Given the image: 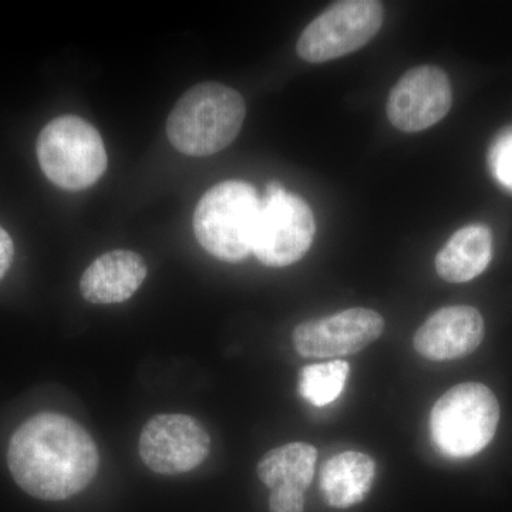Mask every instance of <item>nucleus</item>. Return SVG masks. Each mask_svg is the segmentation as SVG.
Wrapping results in <instances>:
<instances>
[{"label": "nucleus", "mask_w": 512, "mask_h": 512, "mask_svg": "<svg viewBox=\"0 0 512 512\" xmlns=\"http://www.w3.org/2000/svg\"><path fill=\"white\" fill-rule=\"evenodd\" d=\"M498 421L500 404L487 386L457 384L431 410V439L448 457H473L494 439Z\"/></svg>", "instance_id": "39448f33"}, {"label": "nucleus", "mask_w": 512, "mask_h": 512, "mask_svg": "<svg viewBox=\"0 0 512 512\" xmlns=\"http://www.w3.org/2000/svg\"><path fill=\"white\" fill-rule=\"evenodd\" d=\"M453 104V89L443 70L431 64L403 74L387 99L390 123L404 133H419L439 123Z\"/></svg>", "instance_id": "9d476101"}, {"label": "nucleus", "mask_w": 512, "mask_h": 512, "mask_svg": "<svg viewBox=\"0 0 512 512\" xmlns=\"http://www.w3.org/2000/svg\"><path fill=\"white\" fill-rule=\"evenodd\" d=\"M383 20L382 2L346 0L333 3L303 30L296 53L309 63H325L350 55L379 33Z\"/></svg>", "instance_id": "423d86ee"}, {"label": "nucleus", "mask_w": 512, "mask_h": 512, "mask_svg": "<svg viewBox=\"0 0 512 512\" xmlns=\"http://www.w3.org/2000/svg\"><path fill=\"white\" fill-rule=\"evenodd\" d=\"M491 168L500 183L512 190V133L505 134L491 150Z\"/></svg>", "instance_id": "f3484780"}, {"label": "nucleus", "mask_w": 512, "mask_h": 512, "mask_svg": "<svg viewBox=\"0 0 512 512\" xmlns=\"http://www.w3.org/2000/svg\"><path fill=\"white\" fill-rule=\"evenodd\" d=\"M269 510L271 512H303L305 511V494L298 491H271Z\"/></svg>", "instance_id": "a211bd4d"}, {"label": "nucleus", "mask_w": 512, "mask_h": 512, "mask_svg": "<svg viewBox=\"0 0 512 512\" xmlns=\"http://www.w3.org/2000/svg\"><path fill=\"white\" fill-rule=\"evenodd\" d=\"M36 153L47 180L66 191L92 187L109 164L99 131L77 116L47 123L37 137Z\"/></svg>", "instance_id": "20e7f679"}, {"label": "nucleus", "mask_w": 512, "mask_h": 512, "mask_svg": "<svg viewBox=\"0 0 512 512\" xmlns=\"http://www.w3.org/2000/svg\"><path fill=\"white\" fill-rule=\"evenodd\" d=\"M493 256V235L485 225L458 229L436 256V271L450 284L473 281L483 274Z\"/></svg>", "instance_id": "4468645a"}, {"label": "nucleus", "mask_w": 512, "mask_h": 512, "mask_svg": "<svg viewBox=\"0 0 512 512\" xmlns=\"http://www.w3.org/2000/svg\"><path fill=\"white\" fill-rule=\"evenodd\" d=\"M15 256V245L8 232L0 227V281L8 274Z\"/></svg>", "instance_id": "6ab92c4d"}, {"label": "nucleus", "mask_w": 512, "mask_h": 512, "mask_svg": "<svg viewBox=\"0 0 512 512\" xmlns=\"http://www.w3.org/2000/svg\"><path fill=\"white\" fill-rule=\"evenodd\" d=\"M318 450L312 444L295 441L268 451L256 467L259 480L271 491L305 494L315 477Z\"/></svg>", "instance_id": "2eb2a0df"}, {"label": "nucleus", "mask_w": 512, "mask_h": 512, "mask_svg": "<svg viewBox=\"0 0 512 512\" xmlns=\"http://www.w3.org/2000/svg\"><path fill=\"white\" fill-rule=\"evenodd\" d=\"M484 319L473 306H446L434 312L414 333L416 352L434 362L461 359L481 345Z\"/></svg>", "instance_id": "9b49d317"}, {"label": "nucleus", "mask_w": 512, "mask_h": 512, "mask_svg": "<svg viewBox=\"0 0 512 512\" xmlns=\"http://www.w3.org/2000/svg\"><path fill=\"white\" fill-rule=\"evenodd\" d=\"M211 437L187 414H158L140 434L138 453L151 471L177 476L200 467L210 456Z\"/></svg>", "instance_id": "6e6552de"}, {"label": "nucleus", "mask_w": 512, "mask_h": 512, "mask_svg": "<svg viewBox=\"0 0 512 512\" xmlns=\"http://www.w3.org/2000/svg\"><path fill=\"white\" fill-rule=\"evenodd\" d=\"M143 256L127 249H116L99 256L80 279V293L87 302L113 305L128 301L146 281Z\"/></svg>", "instance_id": "f8f14e48"}, {"label": "nucleus", "mask_w": 512, "mask_h": 512, "mask_svg": "<svg viewBox=\"0 0 512 512\" xmlns=\"http://www.w3.org/2000/svg\"><path fill=\"white\" fill-rule=\"evenodd\" d=\"M8 466L16 484L37 500L63 501L86 490L100 466L93 437L64 414H35L13 433Z\"/></svg>", "instance_id": "f257e3e1"}, {"label": "nucleus", "mask_w": 512, "mask_h": 512, "mask_svg": "<svg viewBox=\"0 0 512 512\" xmlns=\"http://www.w3.org/2000/svg\"><path fill=\"white\" fill-rule=\"evenodd\" d=\"M384 319L372 309L352 308L306 320L293 330L296 352L308 359H333L362 352L380 338Z\"/></svg>", "instance_id": "1a4fd4ad"}, {"label": "nucleus", "mask_w": 512, "mask_h": 512, "mask_svg": "<svg viewBox=\"0 0 512 512\" xmlns=\"http://www.w3.org/2000/svg\"><path fill=\"white\" fill-rule=\"evenodd\" d=\"M349 373L350 365L345 360L305 366L299 375V393L313 406H328L345 390Z\"/></svg>", "instance_id": "dca6fc26"}, {"label": "nucleus", "mask_w": 512, "mask_h": 512, "mask_svg": "<svg viewBox=\"0 0 512 512\" xmlns=\"http://www.w3.org/2000/svg\"><path fill=\"white\" fill-rule=\"evenodd\" d=\"M375 477L376 463L372 457L360 451H343L323 464L320 493L329 507L346 510L365 500Z\"/></svg>", "instance_id": "ddd939ff"}, {"label": "nucleus", "mask_w": 512, "mask_h": 512, "mask_svg": "<svg viewBox=\"0 0 512 512\" xmlns=\"http://www.w3.org/2000/svg\"><path fill=\"white\" fill-rule=\"evenodd\" d=\"M245 116L247 106L237 90L221 83L197 84L168 116V140L185 156H212L239 136Z\"/></svg>", "instance_id": "f03ea898"}, {"label": "nucleus", "mask_w": 512, "mask_h": 512, "mask_svg": "<svg viewBox=\"0 0 512 512\" xmlns=\"http://www.w3.org/2000/svg\"><path fill=\"white\" fill-rule=\"evenodd\" d=\"M252 254L261 264L284 268L301 261L312 247L316 222L311 207L286 190L261 198Z\"/></svg>", "instance_id": "0eeeda50"}, {"label": "nucleus", "mask_w": 512, "mask_h": 512, "mask_svg": "<svg viewBox=\"0 0 512 512\" xmlns=\"http://www.w3.org/2000/svg\"><path fill=\"white\" fill-rule=\"evenodd\" d=\"M261 205L254 185L247 181L214 185L195 208L192 227L198 244L220 261H245L252 254Z\"/></svg>", "instance_id": "7ed1b4c3"}]
</instances>
